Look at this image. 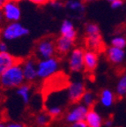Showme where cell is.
Wrapping results in <instances>:
<instances>
[{
    "instance_id": "obj_20",
    "label": "cell",
    "mask_w": 126,
    "mask_h": 127,
    "mask_svg": "<svg viewBox=\"0 0 126 127\" xmlns=\"http://www.w3.org/2000/svg\"><path fill=\"white\" fill-rule=\"evenodd\" d=\"M97 101H98V95L92 90L87 89L81 98L80 102L88 109H93L94 108Z\"/></svg>"
},
{
    "instance_id": "obj_10",
    "label": "cell",
    "mask_w": 126,
    "mask_h": 127,
    "mask_svg": "<svg viewBox=\"0 0 126 127\" xmlns=\"http://www.w3.org/2000/svg\"><path fill=\"white\" fill-rule=\"evenodd\" d=\"M74 45L75 41L60 35L59 37H57L56 39L57 54L59 57H64V56L68 55L74 49Z\"/></svg>"
},
{
    "instance_id": "obj_18",
    "label": "cell",
    "mask_w": 126,
    "mask_h": 127,
    "mask_svg": "<svg viewBox=\"0 0 126 127\" xmlns=\"http://www.w3.org/2000/svg\"><path fill=\"white\" fill-rule=\"evenodd\" d=\"M15 94L25 105H28L31 102L32 99V85L24 83L17 89H15Z\"/></svg>"
},
{
    "instance_id": "obj_8",
    "label": "cell",
    "mask_w": 126,
    "mask_h": 127,
    "mask_svg": "<svg viewBox=\"0 0 126 127\" xmlns=\"http://www.w3.org/2000/svg\"><path fill=\"white\" fill-rule=\"evenodd\" d=\"M1 12H2L4 20H5L8 23L18 22L22 15L21 9L18 0H7Z\"/></svg>"
},
{
    "instance_id": "obj_5",
    "label": "cell",
    "mask_w": 126,
    "mask_h": 127,
    "mask_svg": "<svg viewBox=\"0 0 126 127\" xmlns=\"http://www.w3.org/2000/svg\"><path fill=\"white\" fill-rule=\"evenodd\" d=\"M88 110V108L86 107L81 102L71 104V106L65 110L63 116V121L68 125L74 123H78V122L85 121V118L87 117Z\"/></svg>"
},
{
    "instance_id": "obj_31",
    "label": "cell",
    "mask_w": 126,
    "mask_h": 127,
    "mask_svg": "<svg viewBox=\"0 0 126 127\" xmlns=\"http://www.w3.org/2000/svg\"><path fill=\"white\" fill-rule=\"evenodd\" d=\"M68 127H88L87 125V124L85 123L84 121L82 122H78V123H74L71 124V125H69Z\"/></svg>"
},
{
    "instance_id": "obj_12",
    "label": "cell",
    "mask_w": 126,
    "mask_h": 127,
    "mask_svg": "<svg viewBox=\"0 0 126 127\" xmlns=\"http://www.w3.org/2000/svg\"><path fill=\"white\" fill-rule=\"evenodd\" d=\"M99 64V53L90 50H85L84 52V67L85 70L92 73L96 70Z\"/></svg>"
},
{
    "instance_id": "obj_6",
    "label": "cell",
    "mask_w": 126,
    "mask_h": 127,
    "mask_svg": "<svg viewBox=\"0 0 126 127\" xmlns=\"http://www.w3.org/2000/svg\"><path fill=\"white\" fill-rule=\"evenodd\" d=\"M84 52L85 50L81 47H75L69 54L67 59L68 69L73 73H79L85 70L84 67Z\"/></svg>"
},
{
    "instance_id": "obj_24",
    "label": "cell",
    "mask_w": 126,
    "mask_h": 127,
    "mask_svg": "<svg viewBox=\"0 0 126 127\" xmlns=\"http://www.w3.org/2000/svg\"><path fill=\"white\" fill-rule=\"evenodd\" d=\"M110 46L124 50V48L126 47V38L123 35L114 36L110 40Z\"/></svg>"
},
{
    "instance_id": "obj_25",
    "label": "cell",
    "mask_w": 126,
    "mask_h": 127,
    "mask_svg": "<svg viewBox=\"0 0 126 127\" xmlns=\"http://www.w3.org/2000/svg\"><path fill=\"white\" fill-rule=\"evenodd\" d=\"M4 127H28L22 122L17 121H4Z\"/></svg>"
},
{
    "instance_id": "obj_36",
    "label": "cell",
    "mask_w": 126,
    "mask_h": 127,
    "mask_svg": "<svg viewBox=\"0 0 126 127\" xmlns=\"http://www.w3.org/2000/svg\"><path fill=\"white\" fill-rule=\"evenodd\" d=\"M82 1L86 3H90V2H94V1H96V0H82Z\"/></svg>"
},
{
    "instance_id": "obj_11",
    "label": "cell",
    "mask_w": 126,
    "mask_h": 127,
    "mask_svg": "<svg viewBox=\"0 0 126 127\" xmlns=\"http://www.w3.org/2000/svg\"><path fill=\"white\" fill-rule=\"evenodd\" d=\"M105 54L109 63L114 65H120L125 58L124 50L112 46H109L107 50H105Z\"/></svg>"
},
{
    "instance_id": "obj_4",
    "label": "cell",
    "mask_w": 126,
    "mask_h": 127,
    "mask_svg": "<svg viewBox=\"0 0 126 127\" xmlns=\"http://www.w3.org/2000/svg\"><path fill=\"white\" fill-rule=\"evenodd\" d=\"M29 33V29L20 22H11L2 28L0 36L4 41H14L28 36Z\"/></svg>"
},
{
    "instance_id": "obj_9",
    "label": "cell",
    "mask_w": 126,
    "mask_h": 127,
    "mask_svg": "<svg viewBox=\"0 0 126 127\" xmlns=\"http://www.w3.org/2000/svg\"><path fill=\"white\" fill-rule=\"evenodd\" d=\"M37 61L34 57H28L21 60V66L26 83L32 85L38 79Z\"/></svg>"
},
{
    "instance_id": "obj_16",
    "label": "cell",
    "mask_w": 126,
    "mask_h": 127,
    "mask_svg": "<svg viewBox=\"0 0 126 127\" xmlns=\"http://www.w3.org/2000/svg\"><path fill=\"white\" fill-rule=\"evenodd\" d=\"M21 59L16 58L15 56L11 54L9 51L0 52V74L13 66Z\"/></svg>"
},
{
    "instance_id": "obj_35",
    "label": "cell",
    "mask_w": 126,
    "mask_h": 127,
    "mask_svg": "<svg viewBox=\"0 0 126 127\" xmlns=\"http://www.w3.org/2000/svg\"><path fill=\"white\" fill-rule=\"evenodd\" d=\"M3 20H4V18H3V14H2V12L0 11V24L2 23Z\"/></svg>"
},
{
    "instance_id": "obj_28",
    "label": "cell",
    "mask_w": 126,
    "mask_h": 127,
    "mask_svg": "<svg viewBox=\"0 0 126 127\" xmlns=\"http://www.w3.org/2000/svg\"><path fill=\"white\" fill-rule=\"evenodd\" d=\"M123 4H124V1H123V0H116V1H114V2L110 3L111 8L114 9V10H116V9L121 8L123 6Z\"/></svg>"
},
{
    "instance_id": "obj_37",
    "label": "cell",
    "mask_w": 126,
    "mask_h": 127,
    "mask_svg": "<svg viewBox=\"0 0 126 127\" xmlns=\"http://www.w3.org/2000/svg\"><path fill=\"white\" fill-rule=\"evenodd\" d=\"M0 127H4V122L3 124H1V125H0Z\"/></svg>"
},
{
    "instance_id": "obj_39",
    "label": "cell",
    "mask_w": 126,
    "mask_h": 127,
    "mask_svg": "<svg viewBox=\"0 0 126 127\" xmlns=\"http://www.w3.org/2000/svg\"><path fill=\"white\" fill-rule=\"evenodd\" d=\"M59 1H64V0H59Z\"/></svg>"
},
{
    "instance_id": "obj_38",
    "label": "cell",
    "mask_w": 126,
    "mask_h": 127,
    "mask_svg": "<svg viewBox=\"0 0 126 127\" xmlns=\"http://www.w3.org/2000/svg\"><path fill=\"white\" fill-rule=\"evenodd\" d=\"M107 1H108L109 3H112V2H114V1H116V0H107Z\"/></svg>"
},
{
    "instance_id": "obj_32",
    "label": "cell",
    "mask_w": 126,
    "mask_h": 127,
    "mask_svg": "<svg viewBox=\"0 0 126 127\" xmlns=\"http://www.w3.org/2000/svg\"><path fill=\"white\" fill-rule=\"evenodd\" d=\"M4 121H5V119H4V114H3L2 112L0 111V125H1V124L4 123Z\"/></svg>"
},
{
    "instance_id": "obj_7",
    "label": "cell",
    "mask_w": 126,
    "mask_h": 127,
    "mask_svg": "<svg viewBox=\"0 0 126 127\" xmlns=\"http://www.w3.org/2000/svg\"><path fill=\"white\" fill-rule=\"evenodd\" d=\"M86 90H87V87L85 82L80 79H75L69 82L65 90L69 103L74 104V103L80 102L81 98Z\"/></svg>"
},
{
    "instance_id": "obj_22",
    "label": "cell",
    "mask_w": 126,
    "mask_h": 127,
    "mask_svg": "<svg viewBox=\"0 0 126 127\" xmlns=\"http://www.w3.org/2000/svg\"><path fill=\"white\" fill-rule=\"evenodd\" d=\"M115 94L116 97L120 99L126 97V72H124L118 78V80L116 85Z\"/></svg>"
},
{
    "instance_id": "obj_13",
    "label": "cell",
    "mask_w": 126,
    "mask_h": 127,
    "mask_svg": "<svg viewBox=\"0 0 126 127\" xmlns=\"http://www.w3.org/2000/svg\"><path fill=\"white\" fill-rule=\"evenodd\" d=\"M117 99L115 91H112L109 88H104L100 91V95H98V101L103 108L109 109L113 107L116 103V101Z\"/></svg>"
},
{
    "instance_id": "obj_1",
    "label": "cell",
    "mask_w": 126,
    "mask_h": 127,
    "mask_svg": "<svg viewBox=\"0 0 126 127\" xmlns=\"http://www.w3.org/2000/svg\"><path fill=\"white\" fill-rule=\"evenodd\" d=\"M26 83L21 66V60L0 74V87L4 91L17 89Z\"/></svg>"
},
{
    "instance_id": "obj_3",
    "label": "cell",
    "mask_w": 126,
    "mask_h": 127,
    "mask_svg": "<svg viewBox=\"0 0 126 127\" xmlns=\"http://www.w3.org/2000/svg\"><path fill=\"white\" fill-rule=\"evenodd\" d=\"M57 55L56 39L50 36L40 39L34 46V58L37 60L54 58Z\"/></svg>"
},
{
    "instance_id": "obj_21",
    "label": "cell",
    "mask_w": 126,
    "mask_h": 127,
    "mask_svg": "<svg viewBox=\"0 0 126 127\" xmlns=\"http://www.w3.org/2000/svg\"><path fill=\"white\" fill-rule=\"evenodd\" d=\"M64 7L70 12H73L76 14H84L85 12V5L81 0H66L64 2Z\"/></svg>"
},
{
    "instance_id": "obj_19",
    "label": "cell",
    "mask_w": 126,
    "mask_h": 127,
    "mask_svg": "<svg viewBox=\"0 0 126 127\" xmlns=\"http://www.w3.org/2000/svg\"><path fill=\"white\" fill-rule=\"evenodd\" d=\"M52 121L53 118L48 114L45 109L37 112L33 119V125L35 127H49Z\"/></svg>"
},
{
    "instance_id": "obj_23",
    "label": "cell",
    "mask_w": 126,
    "mask_h": 127,
    "mask_svg": "<svg viewBox=\"0 0 126 127\" xmlns=\"http://www.w3.org/2000/svg\"><path fill=\"white\" fill-rule=\"evenodd\" d=\"M85 31L87 36H91V35H97V34H100V28L99 27V25H97L96 23H87L85 27Z\"/></svg>"
},
{
    "instance_id": "obj_2",
    "label": "cell",
    "mask_w": 126,
    "mask_h": 127,
    "mask_svg": "<svg viewBox=\"0 0 126 127\" xmlns=\"http://www.w3.org/2000/svg\"><path fill=\"white\" fill-rule=\"evenodd\" d=\"M61 63L57 57L37 61L38 79L47 80L57 75L60 71Z\"/></svg>"
},
{
    "instance_id": "obj_33",
    "label": "cell",
    "mask_w": 126,
    "mask_h": 127,
    "mask_svg": "<svg viewBox=\"0 0 126 127\" xmlns=\"http://www.w3.org/2000/svg\"><path fill=\"white\" fill-rule=\"evenodd\" d=\"M3 99H4V90L0 87V102L3 101Z\"/></svg>"
},
{
    "instance_id": "obj_30",
    "label": "cell",
    "mask_w": 126,
    "mask_h": 127,
    "mask_svg": "<svg viewBox=\"0 0 126 127\" xmlns=\"http://www.w3.org/2000/svg\"><path fill=\"white\" fill-rule=\"evenodd\" d=\"M104 126L105 127H113L114 126V120H113V118L108 117V118L105 119Z\"/></svg>"
},
{
    "instance_id": "obj_29",
    "label": "cell",
    "mask_w": 126,
    "mask_h": 127,
    "mask_svg": "<svg viewBox=\"0 0 126 127\" xmlns=\"http://www.w3.org/2000/svg\"><path fill=\"white\" fill-rule=\"evenodd\" d=\"M8 49L7 43L4 41H0V52H7Z\"/></svg>"
},
{
    "instance_id": "obj_27",
    "label": "cell",
    "mask_w": 126,
    "mask_h": 127,
    "mask_svg": "<svg viewBox=\"0 0 126 127\" xmlns=\"http://www.w3.org/2000/svg\"><path fill=\"white\" fill-rule=\"evenodd\" d=\"M20 1V0H18ZM24 1H28V2H30L32 4H35V5H44V4H47L50 2V0H24Z\"/></svg>"
},
{
    "instance_id": "obj_15",
    "label": "cell",
    "mask_w": 126,
    "mask_h": 127,
    "mask_svg": "<svg viewBox=\"0 0 126 127\" xmlns=\"http://www.w3.org/2000/svg\"><path fill=\"white\" fill-rule=\"evenodd\" d=\"M85 44L86 47H87V50H93V51H95L97 53H100L104 50H106L102 37H101L100 34L87 36Z\"/></svg>"
},
{
    "instance_id": "obj_34",
    "label": "cell",
    "mask_w": 126,
    "mask_h": 127,
    "mask_svg": "<svg viewBox=\"0 0 126 127\" xmlns=\"http://www.w3.org/2000/svg\"><path fill=\"white\" fill-rule=\"evenodd\" d=\"M6 1H7V0H0V11L2 10V8L4 7V5L6 3Z\"/></svg>"
},
{
    "instance_id": "obj_26",
    "label": "cell",
    "mask_w": 126,
    "mask_h": 127,
    "mask_svg": "<svg viewBox=\"0 0 126 127\" xmlns=\"http://www.w3.org/2000/svg\"><path fill=\"white\" fill-rule=\"evenodd\" d=\"M50 6L57 10H60L64 7V2L63 1H59V0H50V2L49 3Z\"/></svg>"
},
{
    "instance_id": "obj_14",
    "label": "cell",
    "mask_w": 126,
    "mask_h": 127,
    "mask_svg": "<svg viewBox=\"0 0 126 127\" xmlns=\"http://www.w3.org/2000/svg\"><path fill=\"white\" fill-rule=\"evenodd\" d=\"M105 119L98 110L93 108L89 109L85 118V123L88 127H103Z\"/></svg>"
},
{
    "instance_id": "obj_17",
    "label": "cell",
    "mask_w": 126,
    "mask_h": 127,
    "mask_svg": "<svg viewBox=\"0 0 126 127\" xmlns=\"http://www.w3.org/2000/svg\"><path fill=\"white\" fill-rule=\"evenodd\" d=\"M60 35L75 41V39L77 38V30L71 20H63L60 26Z\"/></svg>"
}]
</instances>
